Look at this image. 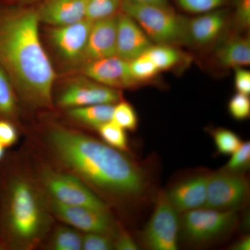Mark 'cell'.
Segmentation results:
<instances>
[{"mask_svg":"<svg viewBox=\"0 0 250 250\" xmlns=\"http://www.w3.org/2000/svg\"><path fill=\"white\" fill-rule=\"evenodd\" d=\"M33 141L41 160L80 179L110 208L130 209L147 197L150 180L146 169L102 140L49 122Z\"/></svg>","mask_w":250,"mask_h":250,"instance_id":"cell-1","label":"cell"},{"mask_svg":"<svg viewBox=\"0 0 250 250\" xmlns=\"http://www.w3.org/2000/svg\"><path fill=\"white\" fill-rule=\"evenodd\" d=\"M36 6L0 0V65L9 77L21 104L52 111L56 79L39 34Z\"/></svg>","mask_w":250,"mask_h":250,"instance_id":"cell-2","label":"cell"},{"mask_svg":"<svg viewBox=\"0 0 250 250\" xmlns=\"http://www.w3.org/2000/svg\"><path fill=\"white\" fill-rule=\"evenodd\" d=\"M47 197L32 170L15 156L0 163V242L4 250L36 249L52 231Z\"/></svg>","mask_w":250,"mask_h":250,"instance_id":"cell-3","label":"cell"},{"mask_svg":"<svg viewBox=\"0 0 250 250\" xmlns=\"http://www.w3.org/2000/svg\"><path fill=\"white\" fill-rule=\"evenodd\" d=\"M122 11L132 18L156 45L185 43V18L178 16L168 5L123 0Z\"/></svg>","mask_w":250,"mask_h":250,"instance_id":"cell-4","label":"cell"},{"mask_svg":"<svg viewBox=\"0 0 250 250\" xmlns=\"http://www.w3.org/2000/svg\"><path fill=\"white\" fill-rule=\"evenodd\" d=\"M35 164L33 173L46 196L64 205L82 206L111 213L109 206L80 179L54 168L42 160Z\"/></svg>","mask_w":250,"mask_h":250,"instance_id":"cell-5","label":"cell"},{"mask_svg":"<svg viewBox=\"0 0 250 250\" xmlns=\"http://www.w3.org/2000/svg\"><path fill=\"white\" fill-rule=\"evenodd\" d=\"M179 231L187 243L203 246L218 241L236 227V211H223L203 207L184 212Z\"/></svg>","mask_w":250,"mask_h":250,"instance_id":"cell-6","label":"cell"},{"mask_svg":"<svg viewBox=\"0 0 250 250\" xmlns=\"http://www.w3.org/2000/svg\"><path fill=\"white\" fill-rule=\"evenodd\" d=\"M249 195V181L244 172L223 168L209 174L205 207L236 212L246 205Z\"/></svg>","mask_w":250,"mask_h":250,"instance_id":"cell-7","label":"cell"},{"mask_svg":"<svg viewBox=\"0 0 250 250\" xmlns=\"http://www.w3.org/2000/svg\"><path fill=\"white\" fill-rule=\"evenodd\" d=\"M179 232L177 211L166 192L160 191L156 197L152 216L141 233L143 246L147 250H177Z\"/></svg>","mask_w":250,"mask_h":250,"instance_id":"cell-8","label":"cell"},{"mask_svg":"<svg viewBox=\"0 0 250 250\" xmlns=\"http://www.w3.org/2000/svg\"><path fill=\"white\" fill-rule=\"evenodd\" d=\"M46 197L52 216L78 231L105 233L115 237L119 229V224L114 220L112 213L82 206L64 205Z\"/></svg>","mask_w":250,"mask_h":250,"instance_id":"cell-9","label":"cell"},{"mask_svg":"<svg viewBox=\"0 0 250 250\" xmlns=\"http://www.w3.org/2000/svg\"><path fill=\"white\" fill-rule=\"evenodd\" d=\"M93 21L84 18L67 25L50 27L48 40L59 59L72 68L82 66Z\"/></svg>","mask_w":250,"mask_h":250,"instance_id":"cell-10","label":"cell"},{"mask_svg":"<svg viewBox=\"0 0 250 250\" xmlns=\"http://www.w3.org/2000/svg\"><path fill=\"white\" fill-rule=\"evenodd\" d=\"M121 90L110 88L83 76L70 81L57 99V106L67 108L90 105L116 104L123 100Z\"/></svg>","mask_w":250,"mask_h":250,"instance_id":"cell-11","label":"cell"},{"mask_svg":"<svg viewBox=\"0 0 250 250\" xmlns=\"http://www.w3.org/2000/svg\"><path fill=\"white\" fill-rule=\"evenodd\" d=\"M83 76L116 89H133L139 86L130 71L129 62L118 56L86 62L80 67Z\"/></svg>","mask_w":250,"mask_h":250,"instance_id":"cell-12","label":"cell"},{"mask_svg":"<svg viewBox=\"0 0 250 250\" xmlns=\"http://www.w3.org/2000/svg\"><path fill=\"white\" fill-rule=\"evenodd\" d=\"M209 172H200L174 184L166 192L169 201L179 213L205 207Z\"/></svg>","mask_w":250,"mask_h":250,"instance_id":"cell-13","label":"cell"},{"mask_svg":"<svg viewBox=\"0 0 250 250\" xmlns=\"http://www.w3.org/2000/svg\"><path fill=\"white\" fill-rule=\"evenodd\" d=\"M152 42L132 18L121 11L117 21L116 55L126 62L143 55Z\"/></svg>","mask_w":250,"mask_h":250,"instance_id":"cell-14","label":"cell"},{"mask_svg":"<svg viewBox=\"0 0 250 250\" xmlns=\"http://www.w3.org/2000/svg\"><path fill=\"white\" fill-rule=\"evenodd\" d=\"M228 23L225 10L216 9L192 19H185V43L205 46L214 42L223 34Z\"/></svg>","mask_w":250,"mask_h":250,"instance_id":"cell-15","label":"cell"},{"mask_svg":"<svg viewBox=\"0 0 250 250\" xmlns=\"http://www.w3.org/2000/svg\"><path fill=\"white\" fill-rule=\"evenodd\" d=\"M118 15L93 21L82 65L116 55Z\"/></svg>","mask_w":250,"mask_h":250,"instance_id":"cell-16","label":"cell"},{"mask_svg":"<svg viewBox=\"0 0 250 250\" xmlns=\"http://www.w3.org/2000/svg\"><path fill=\"white\" fill-rule=\"evenodd\" d=\"M87 4L88 0H43L36 6L40 22L56 27L84 19Z\"/></svg>","mask_w":250,"mask_h":250,"instance_id":"cell-17","label":"cell"},{"mask_svg":"<svg viewBox=\"0 0 250 250\" xmlns=\"http://www.w3.org/2000/svg\"><path fill=\"white\" fill-rule=\"evenodd\" d=\"M215 59L224 68H236L250 64V40L248 36H234L217 49Z\"/></svg>","mask_w":250,"mask_h":250,"instance_id":"cell-18","label":"cell"},{"mask_svg":"<svg viewBox=\"0 0 250 250\" xmlns=\"http://www.w3.org/2000/svg\"><path fill=\"white\" fill-rule=\"evenodd\" d=\"M115 104H101L65 109L66 116L73 123L87 128L96 130L110 122L113 116Z\"/></svg>","mask_w":250,"mask_h":250,"instance_id":"cell-19","label":"cell"},{"mask_svg":"<svg viewBox=\"0 0 250 250\" xmlns=\"http://www.w3.org/2000/svg\"><path fill=\"white\" fill-rule=\"evenodd\" d=\"M21 103L11 80L0 65V120H6L19 126Z\"/></svg>","mask_w":250,"mask_h":250,"instance_id":"cell-20","label":"cell"},{"mask_svg":"<svg viewBox=\"0 0 250 250\" xmlns=\"http://www.w3.org/2000/svg\"><path fill=\"white\" fill-rule=\"evenodd\" d=\"M47 249L52 250H82L83 235L72 227L59 226L49 233Z\"/></svg>","mask_w":250,"mask_h":250,"instance_id":"cell-21","label":"cell"},{"mask_svg":"<svg viewBox=\"0 0 250 250\" xmlns=\"http://www.w3.org/2000/svg\"><path fill=\"white\" fill-rule=\"evenodd\" d=\"M144 54L152 61L159 72L172 70L184 59L180 51L172 45H152Z\"/></svg>","mask_w":250,"mask_h":250,"instance_id":"cell-22","label":"cell"},{"mask_svg":"<svg viewBox=\"0 0 250 250\" xmlns=\"http://www.w3.org/2000/svg\"><path fill=\"white\" fill-rule=\"evenodd\" d=\"M98 132L102 141L108 146L122 152H129V140L126 131L113 121L102 125Z\"/></svg>","mask_w":250,"mask_h":250,"instance_id":"cell-23","label":"cell"},{"mask_svg":"<svg viewBox=\"0 0 250 250\" xmlns=\"http://www.w3.org/2000/svg\"><path fill=\"white\" fill-rule=\"evenodd\" d=\"M209 131L219 154L231 155L243 143L236 133L226 128H215Z\"/></svg>","mask_w":250,"mask_h":250,"instance_id":"cell-24","label":"cell"},{"mask_svg":"<svg viewBox=\"0 0 250 250\" xmlns=\"http://www.w3.org/2000/svg\"><path fill=\"white\" fill-rule=\"evenodd\" d=\"M123 0H88L85 18L92 21L116 16L122 11Z\"/></svg>","mask_w":250,"mask_h":250,"instance_id":"cell-25","label":"cell"},{"mask_svg":"<svg viewBox=\"0 0 250 250\" xmlns=\"http://www.w3.org/2000/svg\"><path fill=\"white\" fill-rule=\"evenodd\" d=\"M111 121L125 131H135L139 125V118L134 106L123 99L115 104Z\"/></svg>","mask_w":250,"mask_h":250,"instance_id":"cell-26","label":"cell"},{"mask_svg":"<svg viewBox=\"0 0 250 250\" xmlns=\"http://www.w3.org/2000/svg\"><path fill=\"white\" fill-rule=\"evenodd\" d=\"M129 65L131 75L140 84L153 80L159 72L155 64L144 54L130 61Z\"/></svg>","mask_w":250,"mask_h":250,"instance_id":"cell-27","label":"cell"},{"mask_svg":"<svg viewBox=\"0 0 250 250\" xmlns=\"http://www.w3.org/2000/svg\"><path fill=\"white\" fill-rule=\"evenodd\" d=\"M184 11L190 14H202L210 12L226 4L228 0H175Z\"/></svg>","mask_w":250,"mask_h":250,"instance_id":"cell-28","label":"cell"},{"mask_svg":"<svg viewBox=\"0 0 250 250\" xmlns=\"http://www.w3.org/2000/svg\"><path fill=\"white\" fill-rule=\"evenodd\" d=\"M250 166V141L242 143L239 148L231 154V159L223 167L233 172H244L248 170Z\"/></svg>","mask_w":250,"mask_h":250,"instance_id":"cell-29","label":"cell"},{"mask_svg":"<svg viewBox=\"0 0 250 250\" xmlns=\"http://www.w3.org/2000/svg\"><path fill=\"white\" fill-rule=\"evenodd\" d=\"M82 250H114V237L105 233H85L82 238Z\"/></svg>","mask_w":250,"mask_h":250,"instance_id":"cell-30","label":"cell"},{"mask_svg":"<svg viewBox=\"0 0 250 250\" xmlns=\"http://www.w3.org/2000/svg\"><path fill=\"white\" fill-rule=\"evenodd\" d=\"M228 111L233 119L245 121L250 116L249 95L237 93L233 95L228 103Z\"/></svg>","mask_w":250,"mask_h":250,"instance_id":"cell-31","label":"cell"},{"mask_svg":"<svg viewBox=\"0 0 250 250\" xmlns=\"http://www.w3.org/2000/svg\"><path fill=\"white\" fill-rule=\"evenodd\" d=\"M19 137L18 126L6 120H0V144L5 148L12 147Z\"/></svg>","mask_w":250,"mask_h":250,"instance_id":"cell-32","label":"cell"},{"mask_svg":"<svg viewBox=\"0 0 250 250\" xmlns=\"http://www.w3.org/2000/svg\"><path fill=\"white\" fill-rule=\"evenodd\" d=\"M236 21L240 29H248L250 27V0H237Z\"/></svg>","mask_w":250,"mask_h":250,"instance_id":"cell-33","label":"cell"},{"mask_svg":"<svg viewBox=\"0 0 250 250\" xmlns=\"http://www.w3.org/2000/svg\"><path fill=\"white\" fill-rule=\"evenodd\" d=\"M234 85L237 92L244 95L250 93V72L243 67L235 68Z\"/></svg>","mask_w":250,"mask_h":250,"instance_id":"cell-34","label":"cell"},{"mask_svg":"<svg viewBox=\"0 0 250 250\" xmlns=\"http://www.w3.org/2000/svg\"><path fill=\"white\" fill-rule=\"evenodd\" d=\"M139 246L127 231L120 226L119 229L114 237V250H138Z\"/></svg>","mask_w":250,"mask_h":250,"instance_id":"cell-35","label":"cell"},{"mask_svg":"<svg viewBox=\"0 0 250 250\" xmlns=\"http://www.w3.org/2000/svg\"><path fill=\"white\" fill-rule=\"evenodd\" d=\"M231 250H250V237L245 236L241 237L231 247Z\"/></svg>","mask_w":250,"mask_h":250,"instance_id":"cell-36","label":"cell"},{"mask_svg":"<svg viewBox=\"0 0 250 250\" xmlns=\"http://www.w3.org/2000/svg\"><path fill=\"white\" fill-rule=\"evenodd\" d=\"M9 4L23 5V6H36L43 0H4Z\"/></svg>","mask_w":250,"mask_h":250,"instance_id":"cell-37","label":"cell"},{"mask_svg":"<svg viewBox=\"0 0 250 250\" xmlns=\"http://www.w3.org/2000/svg\"><path fill=\"white\" fill-rule=\"evenodd\" d=\"M139 2L156 5H168V0H135Z\"/></svg>","mask_w":250,"mask_h":250,"instance_id":"cell-38","label":"cell"},{"mask_svg":"<svg viewBox=\"0 0 250 250\" xmlns=\"http://www.w3.org/2000/svg\"><path fill=\"white\" fill-rule=\"evenodd\" d=\"M5 156V147L2 145L0 144V163L2 162Z\"/></svg>","mask_w":250,"mask_h":250,"instance_id":"cell-39","label":"cell"},{"mask_svg":"<svg viewBox=\"0 0 250 250\" xmlns=\"http://www.w3.org/2000/svg\"><path fill=\"white\" fill-rule=\"evenodd\" d=\"M4 249V247H3L2 244H1V242H0V250H3Z\"/></svg>","mask_w":250,"mask_h":250,"instance_id":"cell-40","label":"cell"}]
</instances>
